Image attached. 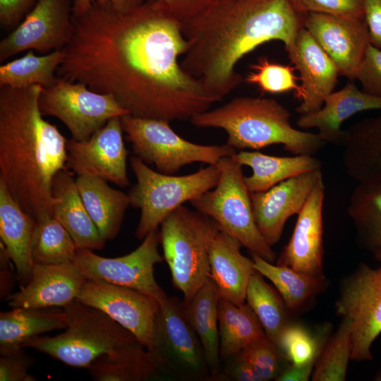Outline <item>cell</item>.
I'll list each match as a JSON object with an SVG mask.
<instances>
[{
	"instance_id": "1",
	"label": "cell",
	"mask_w": 381,
	"mask_h": 381,
	"mask_svg": "<svg viewBox=\"0 0 381 381\" xmlns=\"http://www.w3.org/2000/svg\"><path fill=\"white\" fill-rule=\"evenodd\" d=\"M73 36L56 76L111 95L131 115L190 120L218 102L181 68V21L156 0L126 12L95 3L72 15Z\"/></svg>"
},
{
	"instance_id": "2",
	"label": "cell",
	"mask_w": 381,
	"mask_h": 381,
	"mask_svg": "<svg viewBox=\"0 0 381 381\" xmlns=\"http://www.w3.org/2000/svg\"><path fill=\"white\" fill-rule=\"evenodd\" d=\"M302 27L291 0H217L181 21L180 65L219 102L242 83L236 66L245 55L273 40L286 49Z\"/></svg>"
},
{
	"instance_id": "3",
	"label": "cell",
	"mask_w": 381,
	"mask_h": 381,
	"mask_svg": "<svg viewBox=\"0 0 381 381\" xmlns=\"http://www.w3.org/2000/svg\"><path fill=\"white\" fill-rule=\"evenodd\" d=\"M42 90L0 87V179L35 222L53 217L52 181L67 158V139L40 112Z\"/></svg>"
},
{
	"instance_id": "4",
	"label": "cell",
	"mask_w": 381,
	"mask_h": 381,
	"mask_svg": "<svg viewBox=\"0 0 381 381\" xmlns=\"http://www.w3.org/2000/svg\"><path fill=\"white\" fill-rule=\"evenodd\" d=\"M290 118L289 111L274 99L245 96L198 114L190 121L197 128L224 130L226 143L236 150L282 145L293 155L314 156L327 144L318 133L294 128Z\"/></svg>"
},
{
	"instance_id": "5",
	"label": "cell",
	"mask_w": 381,
	"mask_h": 381,
	"mask_svg": "<svg viewBox=\"0 0 381 381\" xmlns=\"http://www.w3.org/2000/svg\"><path fill=\"white\" fill-rule=\"evenodd\" d=\"M67 318L64 332L54 337L37 336L21 346L32 348L73 368H87L96 359L140 342L102 310L75 300L63 308Z\"/></svg>"
},
{
	"instance_id": "6",
	"label": "cell",
	"mask_w": 381,
	"mask_h": 381,
	"mask_svg": "<svg viewBox=\"0 0 381 381\" xmlns=\"http://www.w3.org/2000/svg\"><path fill=\"white\" fill-rule=\"evenodd\" d=\"M211 217L181 205L160 224V244L174 286L190 301L210 278L209 250L220 231Z\"/></svg>"
},
{
	"instance_id": "7",
	"label": "cell",
	"mask_w": 381,
	"mask_h": 381,
	"mask_svg": "<svg viewBox=\"0 0 381 381\" xmlns=\"http://www.w3.org/2000/svg\"><path fill=\"white\" fill-rule=\"evenodd\" d=\"M130 166L136 183L128 193L130 205L140 210L135 236L143 240L173 211L186 202L214 188L219 179V168L210 164L183 176L166 174L151 169L140 158L132 156Z\"/></svg>"
},
{
	"instance_id": "8",
	"label": "cell",
	"mask_w": 381,
	"mask_h": 381,
	"mask_svg": "<svg viewBox=\"0 0 381 381\" xmlns=\"http://www.w3.org/2000/svg\"><path fill=\"white\" fill-rule=\"evenodd\" d=\"M217 165L220 174L216 186L190 203L195 210L215 220L221 231L238 239L250 253L274 263L277 254L260 234L254 219L251 193L242 165L232 157L222 158Z\"/></svg>"
},
{
	"instance_id": "9",
	"label": "cell",
	"mask_w": 381,
	"mask_h": 381,
	"mask_svg": "<svg viewBox=\"0 0 381 381\" xmlns=\"http://www.w3.org/2000/svg\"><path fill=\"white\" fill-rule=\"evenodd\" d=\"M121 122L135 156L163 174L175 175L183 167L195 162L216 164L237 152L227 143L207 145L190 142L164 120L126 114L121 117Z\"/></svg>"
},
{
	"instance_id": "10",
	"label": "cell",
	"mask_w": 381,
	"mask_h": 381,
	"mask_svg": "<svg viewBox=\"0 0 381 381\" xmlns=\"http://www.w3.org/2000/svg\"><path fill=\"white\" fill-rule=\"evenodd\" d=\"M159 370L186 381L212 380L201 342L187 320L183 301L167 296L159 302L152 347Z\"/></svg>"
},
{
	"instance_id": "11",
	"label": "cell",
	"mask_w": 381,
	"mask_h": 381,
	"mask_svg": "<svg viewBox=\"0 0 381 381\" xmlns=\"http://www.w3.org/2000/svg\"><path fill=\"white\" fill-rule=\"evenodd\" d=\"M39 108L43 116L59 119L72 138L79 141L88 140L109 119L130 114L111 95L99 93L84 83L59 77L52 85L42 88Z\"/></svg>"
},
{
	"instance_id": "12",
	"label": "cell",
	"mask_w": 381,
	"mask_h": 381,
	"mask_svg": "<svg viewBox=\"0 0 381 381\" xmlns=\"http://www.w3.org/2000/svg\"><path fill=\"white\" fill-rule=\"evenodd\" d=\"M335 307L350 325L351 360L372 361V345L381 334V267L360 265L341 282Z\"/></svg>"
},
{
	"instance_id": "13",
	"label": "cell",
	"mask_w": 381,
	"mask_h": 381,
	"mask_svg": "<svg viewBox=\"0 0 381 381\" xmlns=\"http://www.w3.org/2000/svg\"><path fill=\"white\" fill-rule=\"evenodd\" d=\"M143 240L135 250L116 258L102 257L89 249H77L73 261L87 279L135 289L160 302L167 296L154 274L155 265L164 260L158 249L159 231L150 232Z\"/></svg>"
},
{
	"instance_id": "14",
	"label": "cell",
	"mask_w": 381,
	"mask_h": 381,
	"mask_svg": "<svg viewBox=\"0 0 381 381\" xmlns=\"http://www.w3.org/2000/svg\"><path fill=\"white\" fill-rule=\"evenodd\" d=\"M78 301L97 308L131 332L148 351L152 347L159 302L128 287L86 279Z\"/></svg>"
},
{
	"instance_id": "15",
	"label": "cell",
	"mask_w": 381,
	"mask_h": 381,
	"mask_svg": "<svg viewBox=\"0 0 381 381\" xmlns=\"http://www.w3.org/2000/svg\"><path fill=\"white\" fill-rule=\"evenodd\" d=\"M71 0H40L0 42V61L26 50H63L73 36Z\"/></svg>"
},
{
	"instance_id": "16",
	"label": "cell",
	"mask_w": 381,
	"mask_h": 381,
	"mask_svg": "<svg viewBox=\"0 0 381 381\" xmlns=\"http://www.w3.org/2000/svg\"><path fill=\"white\" fill-rule=\"evenodd\" d=\"M121 117H114L88 140L67 139L66 167L78 176L100 178L125 188L130 184Z\"/></svg>"
},
{
	"instance_id": "17",
	"label": "cell",
	"mask_w": 381,
	"mask_h": 381,
	"mask_svg": "<svg viewBox=\"0 0 381 381\" xmlns=\"http://www.w3.org/2000/svg\"><path fill=\"white\" fill-rule=\"evenodd\" d=\"M303 27L334 63L339 75L355 80L370 44L365 20L310 13L303 15Z\"/></svg>"
},
{
	"instance_id": "18",
	"label": "cell",
	"mask_w": 381,
	"mask_h": 381,
	"mask_svg": "<svg viewBox=\"0 0 381 381\" xmlns=\"http://www.w3.org/2000/svg\"><path fill=\"white\" fill-rule=\"evenodd\" d=\"M321 179V169L311 171L280 182L265 191L250 193L256 226L269 246L272 247L279 242L286 221L301 212Z\"/></svg>"
},
{
	"instance_id": "19",
	"label": "cell",
	"mask_w": 381,
	"mask_h": 381,
	"mask_svg": "<svg viewBox=\"0 0 381 381\" xmlns=\"http://www.w3.org/2000/svg\"><path fill=\"white\" fill-rule=\"evenodd\" d=\"M286 50L301 82L296 111L301 115L318 110L334 92L339 75L337 66L304 27Z\"/></svg>"
},
{
	"instance_id": "20",
	"label": "cell",
	"mask_w": 381,
	"mask_h": 381,
	"mask_svg": "<svg viewBox=\"0 0 381 381\" xmlns=\"http://www.w3.org/2000/svg\"><path fill=\"white\" fill-rule=\"evenodd\" d=\"M323 178L316 184L301 212L288 243L277 259V265L303 273L323 276Z\"/></svg>"
},
{
	"instance_id": "21",
	"label": "cell",
	"mask_w": 381,
	"mask_h": 381,
	"mask_svg": "<svg viewBox=\"0 0 381 381\" xmlns=\"http://www.w3.org/2000/svg\"><path fill=\"white\" fill-rule=\"evenodd\" d=\"M86 279L74 261L35 264L29 282L6 301L12 308H64L77 299Z\"/></svg>"
},
{
	"instance_id": "22",
	"label": "cell",
	"mask_w": 381,
	"mask_h": 381,
	"mask_svg": "<svg viewBox=\"0 0 381 381\" xmlns=\"http://www.w3.org/2000/svg\"><path fill=\"white\" fill-rule=\"evenodd\" d=\"M373 109H381V98L366 94L349 81L330 93L318 110L300 115L296 125L302 129L316 128L326 143L341 146L344 135L341 123L358 112Z\"/></svg>"
},
{
	"instance_id": "23",
	"label": "cell",
	"mask_w": 381,
	"mask_h": 381,
	"mask_svg": "<svg viewBox=\"0 0 381 381\" xmlns=\"http://www.w3.org/2000/svg\"><path fill=\"white\" fill-rule=\"evenodd\" d=\"M241 246L238 239L220 230L209 250L210 277L219 297L237 305L246 303L249 280L257 271L253 260L241 253Z\"/></svg>"
},
{
	"instance_id": "24",
	"label": "cell",
	"mask_w": 381,
	"mask_h": 381,
	"mask_svg": "<svg viewBox=\"0 0 381 381\" xmlns=\"http://www.w3.org/2000/svg\"><path fill=\"white\" fill-rule=\"evenodd\" d=\"M54 198L53 217L70 234L78 249L101 250L106 241L101 236L78 192L75 179L65 167L52 181Z\"/></svg>"
},
{
	"instance_id": "25",
	"label": "cell",
	"mask_w": 381,
	"mask_h": 381,
	"mask_svg": "<svg viewBox=\"0 0 381 381\" xmlns=\"http://www.w3.org/2000/svg\"><path fill=\"white\" fill-rule=\"evenodd\" d=\"M36 222L26 214L0 179V238L14 265L20 288L30 281L34 263L31 241Z\"/></svg>"
},
{
	"instance_id": "26",
	"label": "cell",
	"mask_w": 381,
	"mask_h": 381,
	"mask_svg": "<svg viewBox=\"0 0 381 381\" xmlns=\"http://www.w3.org/2000/svg\"><path fill=\"white\" fill-rule=\"evenodd\" d=\"M342 163L358 183L381 179V114L365 119L344 130Z\"/></svg>"
},
{
	"instance_id": "27",
	"label": "cell",
	"mask_w": 381,
	"mask_h": 381,
	"mask_svg": "<svg viewBox=\"0 0 381 381\" xmlns=\"http://www.w3.org/2000/svg\"><path fill=\"white\" fill-rule=\"evenodd\" d=\"M219 298L217 286L210 277L190 301H183L185 316L201 342L213 381L223 380L219 354Z\"/></svg>"
},
{
	"instance_id": "28",
	"label": "cell",
	"mask_w": 381,
	"mask_h": 381,
	"mask_svg": "<svg viewBox=\"0 0 381 381\" xmlns=\"http://www.w3.org/2000/svg\"><path fill=\"white\" fill-rule=\"evenodd\" d=\"M63 308H13L0 313V354L22 349V345L42 334L66 329Z\"/></svg>"
},
{
	"instance_id": "29",
	"label": "cell",
	"mask_w": 381,
	"mask_h": 381,
	"mask_svg": "<svg viewBox=\"0 0 381 381\" xmlns=\"http://www.w3.org/2000/svg\"><path fill=\"white\" fill-rule=\"evenodd\" d=\"M232 158L252 169V174L245 176L246 186L250 193L265 191L290 178L322 169L321 162L308 155L279 157L259 151L243 150L237 152Z\"/></svg>"
},
{
	"instance_id": "30",
	"label": "cell",
	"mask_w": 381,
	"mask_h": 381,
	"mask_svg": "<svg viewBox=\"0 0 381 381\" xmlns=\"http://www.w3.org/2000/svg\"><path fill=\"white\" fill-rule=\"evenodd\" d=\"M75 183L83 202L101 236L107 241L119 234L130 205L128 194L97 177L78 176Z\"/></svg>"
},
{
	"instance_id": "31",
	"label": "cell",
	"mask_w": 381,
	"mask_h": 381,
	"mask_svg": "<svg viewBox=\"0 0 381 381\" xmlns=\"http://www.w3.org/2000/svg\"><path fill=\"white\" fill-rule=\"evenodd\" d=\"M347 213L355 226L358 245L373 254L381 249V179L358 183Z\"/></svg>"
},
{
	"instance_id": "32",
	"label": "cell",
	"mask_w": 381,
	"mask_h": 381,
	"mask_svg": "<svg viewBox=\"0 0 381 381\" xmlns=\"http://www.w3.org/2000/svg\"><path fill=\"white\" fill-rule=\"evenodd\" d=\"M218 321L222 361H225L266 334L247 303L237 305L220 298Z\"/></svg>"
},
{
	"instance_id": "33",
	"label": "cell",
	"mask_w": 381,
	"mask_h": 381,
	"mask_svg": "<svg viewBox=\"0 0 381 381\" xmlns=\"http://www.w3.org/2000/svg\"><path fill=\"white\" fill-rule=\"evenodd\" d=\"M254 267L274 286L288 310H296L320 293L326 286L323 276H315L289 267L274 265L250 253Z\"/></svg>"
},
{
	"instance_id": "34",
	"label": "cell",
	"mask_w": 381,
	"mask_h": 381,
	"mask_svg": "<svg viewBox=\"0 0 381 381\" xmlns=\"http://www.w3.org/2000/svg\"><path fill=\"white\" fill-rule=\"evenodd\" d=\"M87 369L96 381L146 380L159 370L153 356L140 343L102 356Z\"/></svg>"
},
{
	"instance_id": "35",
	"label": "cell",
	"mask_w": 381,
	"mask_h": 381,
	"mask_svg": "<svg viewBox=\"0 0 381 381\" xmlns=\"http://www.w3.org/2000/svg\"><path fill=\"white\" fill-rule=\"evenodd\" d=\"M64 59L63 50L42 56L28 50L22 57L0 66V87L24 88L39 85L42 88L48 87L56 81V71Z\"/></svg>"
},
{
	"instance_id": "36",
	"label": "cell",
	"mask_w": 381,
	"mask_h": 381,
	"mask_svg": "<svg viewBox=\"0 0 381 381\" xmlns=\"http://www.w3.org/2000/svg\"><path fill=\"white\" fill-rule=\"evenodd\" d=\"M256 271L250 277L246 301L258 318L266 335L274 343L289 322L282 298Z\"/></svg>"
},
{
	"instance_id": "37",
	"label": "cell",
	"mask_w": 381,
	"mask_h": 381,
	"mask_svg": "<svg viewBox=\"0 0 381 381\" xmlns=\"http://www.w3.org/2000/svg\"><path fill=\"white\" fill-rule=\"evenodd\" d=\"M77 249L70 234L54 217L36 222L31 241L34 265L72 262Z\"/></svg>"
},
{
	"instance_id": "38",
	"label": "cell",
	"mask_w": 381,
	"mask_h": 381,
	"mask_svg": "<svg viewBox=\"0 0 381 381\" xmlns=\"http://www.w3.org/2000/svg\"><path fill=\"white\" fill-rule=\"evenodd\" d=\"M328 327L313 334L307 327L297 322H289L280 332L276 345L287 362L301 366L316 360L327 339Z\"/></svg>"
},
{
	"instance_id": "39",
	"label": "cell",
	"mask_w": 381,
	"mask_h": 381,
	"mask_svg": "<svg viewBox=\"0 0 381 381\" xmlns=\"http://www.w3.org/2000/svg\"><path fill=\"white\" fill-rule=\"evenodd\" d=\"M349 323L342 319L337 331L324 344L315 364L313 381H344L351 360Z\"/></svg>"
},
{
	"instance_id": "40",
	"label": "cell",
	"mask_w": 381,
	"mask_h": 381,
	"mask_svg": "<svg viewBox=\"0 0 381 381\" xmlns=\"http://www.w3.org/2000/svg\"><path fill=\"white\" fill-rule=\"evenodd\" d=\"M295 70L293 66L277 64L262 57L250 66L245 80L256 85L263 92L279 94L294 90L295 96L301 90Z\"/></svg>"
},
{
	"instance_id": "41",
	"label": "cell",
	"mask_w": 381,
	"mask_h": 381,
	"mask_svg": "<svg viewBox=\"0 0 381 381\" xmlns=\"http://www.w3.org/2000/svg\"><path fill=\"white\" fill-rule=\"evenodd\" d=\"M263 381L276 380L289 365L276 344L266 334L241 351Z\"/></svg>"
},
{
	"instance_id": "42",
	"label": "cell",
	"mask_w": 381,
	"mask_h": 381,
	"mask_svg": "<svg viewBox=\"0 0 381 381\" xmlns=\"http://www.w3.org/2000/svg\"><path fill=\"white\" fill-rule=\"evenodd\" d=\"M301 15L323 13L339 17L365 20L363 0H291Z\"/></svg>"
},
{
	"instance_id": "43",
	"label": "cell",
	"mask_w": 381,
	"mask_h": 381,
	"mask_svg": "<svg viewBox=\"0 0 381 381\" xmlns=\"http://www.w3.org/2000/svg\"><path fill=\"white\" fill-rule=\"evenodd\" d=\"M356 80L360 82L364 92L381 98V49L368 45Z\"/></svg>"
},
{
	"instance_id": "44",
	"label": "cell",
	"mask_w": 381,
	"mask_h": 381,
	"mask_svg": "<svg viewBox=\"0 0 381 381\" xmlns=\"http://www.w3.org/2000/svg\"><path fill=\"white\" fill-rule=\"evenodd\" d=\"M22 349L0 354V381L36 380L35 377L28 373L35 360Z\"/></svg>"
},
{
	"instance_id": "45",
	"label": "cell",
	"mask_w": 381,
	"mask_h": 381,
	"mask_svg": "<svg viewBox=\"0 0 381 381\" xmlns=\"http://www.w3.org/2000/svg\"><path fill=\"white\" fill-rule=\"evenodd\" d=\"M222 367L223 380L263 381L250 362L241 351L231 356Z\"/></svg>"
},
{
	"instance_id": "46",
	"label": "cell",
	"mask_w": 381,
	"mask_h": 381,
	"mask_svg": "<svg viewBox=\"0 0 381 381\" xmlns=\"http://www.w3.org/2000/svg\"><path fill=\"white\" fill-rule=\"evenodd\" d=\"M40 0H0V24L4 28L18 26Z\"/></svg>"
},
{
	"instance_id": "47",
	"label": "cell",
	"mask_w": 381,
	"mask_h": 381,
	"mask_svg": "<svg viewBox=\"0 0 381 381\" xmlns=\"http://www.w3.org/2000/svg\"><path fill=\"white\" fill-rule=\"evenodd\" d=\"M217 0H156L164 10L180 21L198 14Z\"/></svg>"
},
{
	"instance_id": "48",
	"label": "cell",
	"mask_w": 381,
	"mask_h": 381,
	"mask_svg": "<svg viewBox=\"0 0 381 381\" xmlns=\"http://www.w3.org/2000/svg\"><path fill=\"white\" fill-rule=\"evenodd\" d=\"M370 44L381 49V0H363Z\"/></svg>"
},
{
	"instance_id": "49",
	"label": "cell",
	"mask_w": 381,
	"mask_h": 381,
	"mask_svg": "<svg viewBox=\"0 0 381 381\" xmlns=\"http://www.w3.org/2000/svg\"><path fill=\"white\" fill-rule=\"evenodd\" d=\"M315 363L295 366L289 365L282 372L277 381H307L311 378Z\"/></svg>"
},
{
	"instance_id": "50",
	"label": "cell",
	"mask_w": 381,
	"mask_h": 381,
	"mask_svg": "<svg viewBox=\"0 0 381 381\" xmlns=\"http://www.w3.org/2000/svg\"><path fill=\"white\" fill-rule=\"evenodd\" d=\"M1 298H7L11 294L12 286L13 285V274L8 265L11 260L8 257L6 250L1 243Z\"/></svg>"
},
{
	"instance_id": "51",
	"label": "cell",
	"mask_w": 381,
	"mask_h": 381,
	"mask_svg": "<svg viewBox=\"0 0 381 381\" xmlns=\"http://www.w3.org/2000/svg\"><path fill=\"white\" fill-rule=\"evenodd\" d=\"M147 0H97L96 3L108 6L116 11L126 12L144 4Z\"/></svg>"
},
{
	"instance_id": "52",
	"label": "cell",
	"mask_w": 381,
	"mask_h": 381,
	"mask_svg": "<svg viewBox=\"0 0 381 381\" xmlns=\"http://www.w3.org/2000/svg\"><path fill=\"white\" fill-rule=\"evenodd\" d=\"M97 0H73L72 15L80 16L87 11Z\"/></svg>"
},
{
	"instance_id": "53",
	"label": "cell",
	"mask_w": 381,
	"mask_h": 381,
	"mask_svg": "<svg viewBox=\"0 0 381 381\" xmlns=\"http://www.w3.org/2000/svg\"><path fill=\"white\" fill-rule=\"evenodd\" d=\"M375 258L377 260L381 262V249L374 253Z\"/></svg>"
},
{
	"instance_id": "54",
	"label": "cell",
	"mask_w": 381,
	"mask_h": 381,
	"mask_svg": "<svg viewBox=\"0 0 381 381\" xmlns=\"http://www.w3.org/2000/svg\"><path fill=\"white\" fill-rule=\"evenodd\" d=\"M374 380L381 381V370L376 373Z\"/></svg>"
}]
</instances>
